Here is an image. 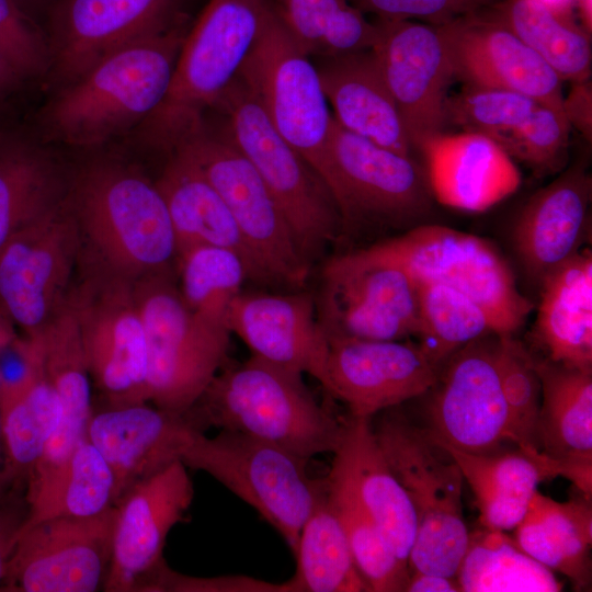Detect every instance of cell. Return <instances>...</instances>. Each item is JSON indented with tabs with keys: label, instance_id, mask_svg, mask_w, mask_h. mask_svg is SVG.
<instances>
[{
	"label": "cell",
	"instance_id": "cell-42",
	"mask_svg": "<svg viewBox=\"0 0 592 592\" xmlns=\"http://www.w3.org/2000/svg\"><path fill=\"white\" fill-rule=\"evenodd\" d=\"M414 280L419 310L415 337L439 367L467 343L496 334L487 314L468 296L441 283Z\"/></svg>",
	"mask_w": 592,
	"mask_h": 592
},
{
	"label": "cell",
	"instance_id": "cell-41",
	"mask_svg": "<svg viewBox=\"0 0 592 592\" xmlns=\"http://www.w3.org/2000/svg\"><path fill=\"white\" fill-rule=\"evenodd\" d=\"M300 49L310 58L371 49L377 38L369 22L350 0H269Z\"/></svg>",
	"mask_w": 592,
	"mask_h": 592
},
{
	"label": "cell",
	"instance_id": "cell-43",
	"mask_svg": "<svg viewBox=\"0 0 592 592\" xmlns=\"http://www.w3.org/2000/svg\"><path fill=\"white\" fill-rule=\"evenodd\" d=\"M177 258L179 291L185 304L203 318L227 327L229 307L249 278L243 259L230 249L216 246H197Z\"/></svg>",
	"mask_w": 592,
	"mask_h": 592
},
{
	"label": "cell",
	"instance_id": "cell-52",
	"mask_svg": "<svg viewBox=\"0 0 592 592\" xmlns=\"http://www.w3.org/2000/svg\"><path fill=\"white\" fill-rule=\"evenodd\" d=\"M562 111L570 125L589 141L592 136V86L584 80L572 82L567 95H563Z\"/></svg>",
	"mask_w": 592,
	"mask_h": 592
},
{
	"label": "cell",
	"instance_id": "cell-18",
	"mask_svg": "<svg viewBox=\"0 0 592 592\" xmlns=\"http://www.w3.org/2000/svg\"><path fill=\"white\" fill-rule=\"evenodd\" d=\"M114 505L87 517H52L20 531L0 591L94 592L112 555Z\"/></svg>",
	"mask_w": 592,
	"mask_h": 592
},
{
	"label": "cell",
	"instance_id": "cell-9",
	"mask_svg": "<svg viewBox=\"0 0 592 592\" xmlns=\"http://www.w3.org/2000/svg\"><path fill=\"white\" fill-rule=\"evenodd\" d=\"M181 462L205 471L252 506L296 550L300 531L328 492L307 462L278 446L236 431L200 432Z\"/></svg>",
	"mask_w": 592,
	"mask_h": 592
},
{
	"label": "cell",
	"instance_id": "cell-21",
	"mask_svg": "<svg viewBox=\"0 0 592 592\" xmlns=\"http://www.w3.org/2000/svg\"><path fill=\"white\" fill-rule=\"evenodd\" d=\"M321 386L342 401L349 415L375 414L428 392L440 368L418 343L328 338Z\"/></svg>",
	"mask_w": 592,
	"mask_h": 592
},
{
	"label": "cell",
	"instance_id": "cell-15",
	"mask_svg": "<svg viewBox=\"0 0 592 592\" xmlns=\"http://www.w3.org/2000/svg\"><path fill=\"white\" fill-rule=\"evenodd\" d=\"M187 0H56L45 19L55 90L112 53L187 24Z\"/></svg>",
	"mask_w": 592,
	"mask_h": 592
},
{
	"label": "cell",
	"instance_id": "cell-32",
	"mask_svg": "<svg viewBox=\"0 0 592 592\" xmlns=\"http://www.w3.org/2000/svg\"><path fill=\"white\" fill-rule=\"evenodd\" d=\"M534 334L547 358L592 371V252L582 248L538 285Z\"/></svg>",
	"mask_w": 592,
	"mask_h": 592
},
{
	"label": "cell",
	"instance_id": "cell-24",
	"mask_svg": "<svg viewBox=\"0 0 592 592\" xmlns=\"http://www.w3.org/2000/svg\"><path fill=\"white\" fill-rule=\"evenodd\" d=\"M227 327L246 343L251 355L309 374L322 384L329 342L310 294L241 292L229 307Z\"/></svg>",
	"mask_w": 592,
	"mask_h": 592
},
{
	"label": "cell",
	"instance_id": "cell-35",
	"mask_svg": "<svg viewBox=\"0 0 592 592\" xmlns=\"http://www.w3.org/2000/svg\"><path fill=\"white\" fill-rule=\"evenodd\" d=\"M65 195L58 167L47 152L0 127V252Z\"/></svg>",
	"mask_w": 592,
	"mask_h": 592
},
{
	"label": "cell",
	"instance_id": "cell-45",
	"mask_svg": "<svg viewBox=\"0 0 592 592\" xmlns=\"http://www.w3.org/2000/svg\"><path fill=\"white\" fill-rule=\"evenodd\" d=\"M497 360L511 442L524 452L539 451L535 432L540 407V380L535 358L513 335H498Z\"/></svg>",
	"mask_w": 592,
	"mask_h": 592
},
{
	"label": "cell",
	"instance_id": "cell-58",
	"mask_svg": "<svg viewBox=\"0 0 592 592\" xmlns=\"http://www.w3.org/2000/svg\"><path fill=\"white\" fill-rule=\"evenodd\" d=\"M0 447H1V434H0ZM11 489H14V488H10L7 483V480L4 477V470H3V460H1V457H0V500L3 499Z\"/></svg>",
	"mask_w": 592,
	"mask_h": 592
},
{
	"label": "cell",
	"instance_id": "cell-57",
	"mask_svg": "<svg viewBox=\"0 0 592 592\" xmlns=\"http://www.w3.org/2000/svg\"><path fill=\"white\" fill-rule=\"evenodd\" d=\"M576 8L579 10L580 18L582 20V26L591 33L592 30V1L591 0H576Z\"/></svg>",
	"mask_w": 592,
	"mask_h": 592
},
{
	"label": "cell",
	"instance_id": "cell-27",
	"mask_svg": "<svg viewBox=\"0 0 592 592\" xmlns=\"http://www.w3.org/2000/svg\"><path fill=\"white\" fill-rule=\"evenodd\" d=\"M371 420L346 417L327 479L356 499L408 566L417 531L415 513L378 445Z\"/></svg>",
	"mask_w": 592,
	"mask_h": 592
},
{
	"label": "cell",
	"instance_id": "cell-55",
	"mask_svg": "<svg viewBox=\"0 0 592 592\" xmlns=\"http://www.w3.org/2000/svg\"><path fill=\"white\" fill-rule=\"evenodd\" d=\"M16 5L33 21L39 24L56 0H13Z\"/></svg>",
	"mask_w": 592,
	"mask_h": 592
},
{
	"label": "cell",
	"instance_id": "cell-26",
	"mask_svg": "<svg viewBox=\"0 0 592 592\" xmlns=\"http://www.w3.org/2000/svg\"><path fill=\"white\" fill-rule=\"evenodd\" d=\"M434 201L464 212H485L515 193L521 173L490 137L473 132L436 133L415 148Z\"/></svg>",
	"mask_w": 592,
	"mask_h": 592
},
{
	"label": "cell",
	"instance_id": "cell-12",
	"mask_svg": "<svg viewBox=\"0 0 592 592\" xmlns=\"http://www.w3.org/2000/svg\"><path fill=\"white\" fill-rule=\"evenodd\" d=\"M334 200L342 235L401 231L430 223L434 198L424 167L344 129L334 118Z\"/></svg>",
	"mask_w": 592,
	"mask_h": 592
},
{
	"label": "cell",
	"instance_id": "cell-34",
	"mask_svg": "<svg viewBox=\"0 0 592 592\" xmlns=\"http://www.w3.org/2000/svg\"><path fill=\"white\" fill-rule=\"evenodd\" d=\"M589 499L558 502L538 491L514 528V540L532 558L571 580L577 590L591 581L592 510Z\"/></svg>",
	"mask_w": 592,
	"mask_h": 592
},
{
	"label": "cell",
	"instance_id": "cell-13",
	"mask_svg": "<svg viewBox=\"0 0 592 592\" xmlns=\"http://www.w3.org/2000/svg\"><path fill=\"white\" fill-rule=\"evenodd\" d=\"M316 309L327 338L396 341L418 332L414 277L368 247L325 264Z\"/></svg>",
	"mask_w": 592,
	"mask_h": 592
},
{
	"label": "cell",
	"instance_id": "cell-10",
	"mask_svg": "<svg viewBox=\"0 0 592 592\" xmlns=\"http://www.w3.org/2000/svg\"><path fill=\"white\" fill-rule=\"evenodd\" d=\"M175 149L195 163L228 206L251 259L252 280L303 288L311 266L274 197L234 143L204 121Z\"/></svg>",
	"mask_w": 592,
	"mask_h": 592
},
{
	"label": "cell",
	"instance_id": "cell-30",
	"mask_svg": "<svg viewBox=\"0 0 592 592\" xmlns=\"http://www.w3.org/2000/svg\"><path fill=\"white\" fill-rule=\"evenodd\" d=\"M38 339L43 373L60 400L62 417L26 488L47 477L69 457L86 437L92 413L91 378L78 323L67 300L38 334Z\"/></svg>",
	"mask_w": 592,
	"mask_h": 592
},
{
	"label": "cell",
	"instance_id": "cell-20",
	"mask_svg": "<svg viewBox=\"0 0 592 592\" xmlns=\"http://www.w3.org/2000/svg\"><path fill=\"white\" fill-rule=\"evenodd\" d=\"M372 47L413 149L444 132L447 91L454 78L439 26L414 20H377Z\"/></svg>",
	"mask_w": 592,
	"mask_h": 592
},
{
	"label": "cell",
	"instance_id": "cell-25",
	"mask_svg": "<svg viewBox=\"0 0 592 592\" xmlns=\"http://www.w3.org/2000/svg\"><path fill=\"white\" fill-rule=\"evenodd\" d=\"M591 174L576 163L530 197L513 229L515 253L537 287L581 249L588 237Z\"/></svg>",
	"mask_w": 592,
	"mask_h": 592
},
{
	"label": "cell",
	"instance_id": "cell-3",
	"mask_svg": "<svg viewBox=\"0 0 592 592\" xmlns=\"http://www.w3.org/2000/svg\"><path fill=\"white\" fill-rule=\"evenodd\" d=\"M190 410L205 431L243 433L306 460L333 453L346 424L316 400L303 374L253 355L224 366Z\"/></svg>",
	"mask_w": 592,
	"mask_h": 592
},
{
	"label": "cell",
	"instance_id": "cell-56",
	"mask_svg": "<svg viewBox=\"0 0 592 592\" xmlns=\"http://www.w3.org/2000/svg\"><path fill=\"white\" fill-rule=\"evenodd\" d=\"M550 10L567 16H572L576 0H536Z\"/></svg>",
	"mask_w": 592,
	"mask_h": 592
},
{
	"label": "cell",
	"instance_id": "cell-59",
	"mask_svg": "<svg viewBox=\"0 0 592 592\" xmlns=\"http://www.w3.org/2000/svg\"><path fill=\"white\" fill-rule=\"evenodd\" d=\"M0 127H2V126H0Z\"/></svg>",
	"mask_w": 592,
	"mask_h": 592
},
{
	"label": "cell",
	"instance_id": "cell-23",
	"mask_svg": "<svg viewBox=\"0 0 592 592\" xmlns=\"http://www.w3.org/2000/svg\"><path fill=\"white\" fill-rule=\"evenodd\" d=\"M205 430L192 411L174 412L148 402L105 407L91 413L86 436L114 477V503L129 487L181 460Z\"/></svg>",
	"mask_w": 592,
	"mask_h": 592
},
{
	"label": "cell",
	"instance_id": "cell-29",
	"mask_svg": "<svg viewBox=\"0 0 592 592\" xmlns=\"http://www.w3.org/2000/svg\"><path fill=\"white\" fill-rule=\"evenodd\" d=\"M540 380L537 448L563 465L569 480L591 500L592 371L535 360Z\"/></svg>",
	"mask_w": 592,
	"mask_h": 592
},
{
	"label": "cell",
	"instance_id": "cell-47",
	"mask_svg": "<svg viewBox=\"0 0 592 592\" xmlns=\"http://www.w3.org/2000/svg\"><path fill=\"white\" fill-rule=\"evenodd\" d=\"M571 127L561 111L537 104L531 115L498 144L534 175L547 177L566 169Z\"/></svg>",
	"mask_w": 592,
	"mask_h": 592
},
{
	"label": "cell",
	"instance_id": "cell-33",
	"mask_svg": "<svg viewBox=\"0 0 592 592\" xmlns=\"http://www.w3.org/2000/svg\"><path fill=\"white\" fill-rule=\"evenodd\" d=\"M155 183L169 212L177 257L197 246L227 248L243 259L252 280L251 259L228 206L182 150L171 152Z\"/></svg>",
	"mask_w": 592,
	"mask_h": 592
},
{
	"label": "cell",
	"instance_id": "cell-19",
	"mask_svg": "<svg viewBox=\"0 0 592 592\" xmlns=\"http://www.w3.org/2000/svg\"><path fill=\"white\" fill-rule=\"evenodd\" d=\"M498 334L476 339L441 366L429 405V432L468 453L494 452L511 442L498 371Z\"/></svg>",
	"mask_w": 592,
	"mask_h": 592
},
{
	"label": "cell",
	"instance_id": "cell-46",
	"mask_svg": "<svg viewBox=\"0 0 592 592\" xmlns=\"http://www.w3.org/2000/svg\"><path fill=\"white\" fill-rule=\"evenodd\" d=\"M539 104L517 92L465 86L446 103V123L486 135L499 143Z\"/></svg>",
	"mask_w": 592,
	"mask_h": 592
},
{
	"label": "cell",
	"instance_id": "cell-16",
	"mask_svg": "<svg viewBox=\"0 0 592 592\" xmlns=\"http://www.w3.org/2000/svg\"><path fill=\"white\" fill-rule=\"evenodd\" d=\"M80 248L67 192L1 250L0 310L24 335L39 334L64 307Z\"/></svg>",
	"mask_w": 592,
	"mask_h": 592
},
{
	"label": "cell",
	"instance_id": "cell-7",
	"mask_svg": "<svg viewBox=\"0 0 592 592\" xmlns=\"http://www.w3.org/2000/svg\"><path fill=\"white\" fill-rule=\"evenodd\" d=\"M147 345V397L153 406L186 412L226 365L230 330L194 312L170 271L134 281Z\"/></svg>",
	"mask_w": 592,
	"mask_h": 592
},
{
	"label": "cell",
	"instance_id": "cell-37",
	"mask_svg": "<svg viewBox=\"0 0 592 592\" xmlns=\"http://www.w3.org/2000/svg\"><path fill=\"white\" fill-rule=\"evenodd\" d=\"M490 12L562 81L590 79L591 33L572 16L561 15L536 0H502Z\"/></svg>",
	"mask_w": 592,
	"mask_h": 592
},
{
	"label": "cell",
	"instance_id": "cell-5",
	"mask_svg": "<svg viewBox=\"0 0 592 592\" xmlns=\"http://www.w3.org/2000/svg\"><path fill=\"white\" fill-rule=\"evenodd\" d=\"M380 413L372 424L375 437L417 519L409 571L455 578L469 536L463 513L462 471L428 429L394 408Z\"/></svg>",
	"mask_w": 592,
	"mask_h": 592
},
{
	"label": "cell",
	"instance_id": "cell-50",
	"mask_svg": "<svg viewBox=\"0 0 592 592\" xmlns=\"http://www.w3.org/2000/svg\"><path fill=\"white\" fill-rule=\"evenodd\" d=\"M159 591H286L285 584H273L251 578H191L171 570H163Z\"/></svg>",
	"mask_w": 592,
	"mask_h": 592
},
{
	"label": "cell",
	"instance_id": "cell-48",
	"mask_svg": "<svg viewBox=\"0 0 592 592\" xmlns=\"http://www.w3.org/2000/svg\"><path fill=\"white\" fill-rule=\"evenodd\" d=\"M0 57L24 82L45 79L49 69L44 30L13 0H0Z\"/></svg>",
	"mask_w": 592,
	"mask_h": 592
},
{
	"label": "cell",
	"instance_id": "cell-49",
	"mask_svg": "<svg viewBox=\"0 0 592 592\" xmlns=\"http://www.w3.org/2000/svg\"><path fill=\"white\" fill-rule=\"evenodd\" d=\"M361 12L379 20H417L441 26L487 11L502 0H350Z\"/></svg>",
	"mask_w": 592,
	"mask_h": 592
},
{
	"label": "cell",
	"instance_id": "cell-39",
	"mask_svg": "<svg viewBox=\"0 0 592 592\" xmlns=\"http://www.w3.org/2000/svg\"><path fill=\"white\" fill-rule=\"evenodd\" d=\"M294 555L295 574L284 583L288 592L369 591L328 492L305 522Z\"/></svg>",
	"mask_w": 592,
	"mask_h": 592
},
{
	"label": "cell",
	"instance_id": "cell-1",
	"mask_svg": "<svg viewBox=\"0 0 592 592\" xmlns=\"http://www.w3.org/2000/svg\"><path fill=\"white\" fill-rule=\"evenodd\" d=\"M187 31L125 46L55 90L37 115L42 137L92 148L137 129L164 99Z\"/></svg>",
	"mask_w": 592,
	"mask_h": 592
},
{
	"label": "cell",
	"instance_id": "cell-11",
	"mask_svg": "<svg viewBox=\"0 0 592 592\" xmlns=\"http://www.w3.org/2000/svg\"><path fill=\"white\" fill-rule=\"evenodd\" d=\"M368 248L398 262L414 278L468 296L487 314L498 335H513L534 309L519 291L506 260L478 236L428 223Z\"/></svg>",
	"mask_w": 592,
	"mask_h": 592
},
{
	"label": "cell",
	"instance_id": "cell-40",
	"mask_svg": "<svg viewBox=\"0 0 592 592\" xmlns=\"http://www.w3.org/2000/svg\"><path fill=\"white\" fill-rule=\"evenodd\" d=\"M465 592H556L562 589L554 572L527 555L504 531L469 533L456 572Z\"/></svg>",
	"mask_w": 592,
	"mask_h": 592
},
{
	"label": "cell",
	"instance_id": "cell-28",
	"mask_svg": "<svg viewBox=\"0 0 592 592\" xmlns=\"http://www.w3.org/2000/svg\"><path fill=\"white\" fill-rule=\"evenodd\" d=\"M314 64L332 116L344 129L411 156L412 144L372 48L315 58Z\"/></svg>",
	"mask_w": 592,
	"mask_h": 592
},
{
	"label": "cell",
	"instance_id": "cell-53",
	"mask_svg": "<svg viewBox=\"0 0 592 592\" xmlns=\"http://www.w3.org/2000/svg\"><path fill=\"white\" fill-rule=\"evenodd\" d=\"M405 591L458 592L460 589L455 578L426 572H410Z\"/></svg>",
	"mask_w": 592,
	"mask_h": 592
},
{
	"label": "cell",
	"instance_id": "cell-14",
	"mask_svg": "<svg viewBox=\"0 0 592 592\" xmlns=\"http://www.w3.org/2000/svg\"><path fill=\"white\" fill-rule=\"evenodd\" d=\"M95 270L67 297L90 378L106 407L148 402L147 345L134 282Z\"/></svg>",
	"mask_w": 592,
	"mask_h": 592
},
{
	"label": "cell",
	"instance_id": "cell-38",
	"mask_svg": "<svg viewBox=\"0 0 592 592\" xmlns=\"http://www.w3.org/2000/svg\"><path fill=\"white\" fill-rule=\"evenodd\" d=\"M61 417L60 400L43 367L24 391L0 401L3 470L10 488L25 490Z\"/></svg>",
	"mask_w": 592,
	"mask_h": 592
},
{
	"label": "cell",
	"instance_id": "cell-31",
	"mask_svg": "<svg viewBox=\"0 0 592 592\" xmlns=\"http://www.w3.org/2000/svg\"><path fill=\"white\" fill-rule=\"evenodd\" d=\"M431 436L457 463L475 496L479 520L486 528L514 530L540 481L558 476L569 479L567 468L540 451L468 453Z\"/></svg>",
	"mask_w": 592,
	"mask_h": 592
},
{
	"label": "cell",
	"instance_id": "cell-8",
	"mask_svg": "<svg viewBox=\"0 0 592 592\" xmlns=\"http://www.w3.org/2000/svg\"><path fill=\"white\" fill-rule=\"evenodd\" d=\"M237 77L255 96L280 136L312 168L334 198L338 178L332 150L333 116L314 61L273 9Z\"/></svg>",
	"mask_w": 592,
	"mask_h": 592
},
{
	"label": "cell",
	"instance_id": "cell-22",
	"mask_svg": "<svg viewBox=\"0 0 592 592\" xmlns=\"http://www.w3.org/2000/svg\"><path fill=\"white\" fill-rule=\"evenodd\" d=\"M454 78L465 86L521 93L562 111V80L490 9L439 26Z\"/></svg>",
	"mask_w": 592,
	"mask_h": 592
},
{
	"label": "cell",
	"instance_id": "cell-36",
	"mask_svg": "<svg viewBox=\"0 0 592 592\" xmlns=\"http://www.w3.org/2000/svg\"><path fill=\"white\" fill-rule=\"evenodd\" d=\"M25 499L29 512L21 530L52 517L93 516L114 505V477L86 436L58 468L25 490Z\"/></svg>",
	"mask_w": 592,
	"mask_h": 592
},
{
	"label": "cell",
	"instance_id": "cell-17",
	"mask_svg": "<svg viewBox=\"0 0 592 592\" xmlns=\"http://www.w3.org/2000/svg\"><path fill=\"white\" fill-rule=\"evenodd\" d=\"M193 498V481L181 460L121 494L114 503L112 555L104 591L157 592L167 567V536L183 520Z\"/></svg>",
	"mask_w": 592,
	"mask_h": 592
},
{
	"label": "cell",
	"instance_id": "cell-44",
	"mask_svg": "<svg viewBox=\"0 0 592 592\" xmlns=\"http://www.w3.org/2000/svg\"><path fill=\"white\" fill-rule=\"evenodd\" d=\"M327 479V478H326ZM328 483V497L344 530L356 568L369 591H405L410 571L384 533L344 488Z\"/></svg>",
	"mask_w": 592,
	"mask_h": 592
},
{
	"label": "cell",
	"instance_id": "cell-54",
	"mask_svg": "<svg viewBox=\"0 0 592 592\" xmlns=\"http://www.w3.org/2000/svg\"><path fill=\"white\" fill-rule=\"evenodd\" d=\"M24 81L16 72L0 57V105L16 92Z\"/></svg>",
	"mask_w": 592,
	"mask_h": 592
},
{
	"label": "cell",
	"instance_id": "cell-6",
	"mask_svg": "<svg viewBox=\"0 0 592 592\" xmlns=\"http://www.w3.org/2000/svg\"><path fill=\"white\" fill-rule=\"evenodd\" d=\"M213 109L224 117L219 130L254 167L311 266L326 246L342 235L340 213L328 186L280 136L237 76Z\"/></svg>",
	"mask_w": 592,
	"mask_h": 592
},
{
	"label": "cell",
	"instance_id": "cell-2",
	"mask_svg": "<svg viewBox=\"0 0 592 592\" xmlns=\"http://www.w3.org/2000/svg\"><path fill=\"white\" fill-rule=\"evenodd\" d=\"M68 196L98 267L133 282L170 270L177 246L169 212L140 171L115 159L91 161Z\"/></svg>",
	"mask_w": 592,
	"mask_h": 592
},
{
	"label": "cell",
	"instance_id": "cell-51",
	"mask_svg": "<svg viewBox=\"0 0 592 592\" xmlns=\"http://www.w3.org/2000/svg\"><path fill=\"white\" fill-rule=\"evenodd\" d=\"M29 512L25 491L11 489L0 500V588L14 544Z\"/></svg>",
	"mask_w": 592,
	"mask_h": 592
},
{
	"label": "cell",
	"instance_id": "cell-4",
	"mask_svg": "<svg viewBox=\"0 0 592 592\" xmlns=\"http://www.w3.org/2000/svg\"><path fill=\"white\" fill-rule=\"evenodd\" d=\"M269 0H209L180 49L168 92L137 128L148 147L172 152L198 128L236 78L262 32Z\"/></svg>",
	"mask_w": 592,
	"mask_h": 592
}]
</instances>
